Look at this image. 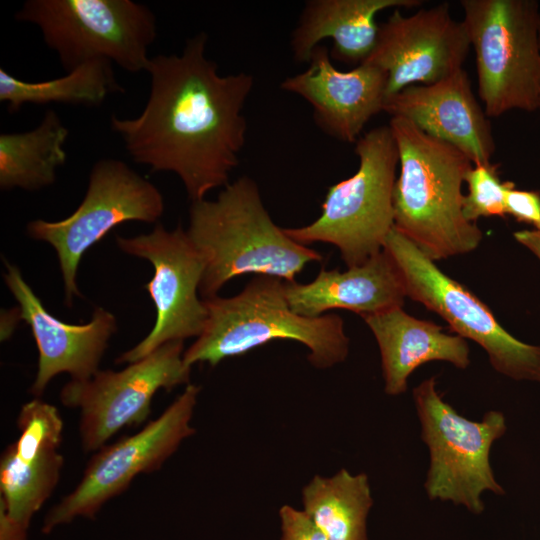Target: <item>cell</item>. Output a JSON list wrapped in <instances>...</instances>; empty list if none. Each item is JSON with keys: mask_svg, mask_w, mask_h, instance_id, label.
<instances>
[{"mask_svg": "<svg viewBox=\"0 0 540 540\" xmlns=\"http://www.w3.org/2000/svg\"><path fill=\"white\" fill-rule=\"evenodd\" d=\"M207 39L201 32L188 39L181 55L150 58L143 111L110 120L131 158L151 172L175 173L191 202L229 183L245 143L243 108L254 86L245 72L220 75L206 56Z\"/></svg>", "mask_w": 540, "mask_h": 540, "instance_id": "obj_1", "label": "cell"}, {"mask_svg": "<svg viewBox=\"0 0 540 540\" xmlns=\"http://www.w3.org/2000/svg\"><path fill=\"white\" fill-rule=\"evenodd\" d=\"M186 232L204 259L203 299L217 296L229 280L243 274L290 282L306 264L323 260L274 223L248 176L229 182L215 200L192 201Z\"/></svg>", "mask_w": 540, "mask_h": 540, "instance_id": "obj_2", "label": "cell"}, {"mask_svg": "<svg viewBox=\"0 0 540 540\" xmlns=\"http://www.w3.org/2000/svg\"><path fill=\"white\" fill-rule=\"evenodd\" d=\"M389 126L400 164L394 227L435 262L476 250L483 232L462 211V184L472 161L404 118L391 117Z\"/></svg>", "mask_w": 540, "mask_h": 540, "instance_id": "obj_3", "label": "cell"}, {"mask_svg": "<svg viewBox=\"0 0 540 540\" xmlns=\"http://www.w3.org/2000/svg\"><path fill=\"white\" fill-rule=\"evenodd\" d=\"M208 317L202 333L184 351L187 366L240 356L274 340H293L309 349L308 360L325 369L343 362L349 338L342 318L296 314L285 296L284 280L257 275L235 296L203 299Z\"/></svg>", "mask_w": 540, "mask_h": 540, "instance_id": "obj_4", "label": "cell"}, {"mask_svg": "<svg viewBox=\"0 0 540 540\" xmlns=\"http://www.w3.org/2000/svg\"><path fill=\"white\" fill-rule=\"evenodd\" d=\"M359 167L351 177L328 188L321 215L309 225L284 228L308 246H336L346 266L365 263L383 250L394 227L393 191L399 151L389 125L373 128L356 141Z\"/></svg>", "mask_w": 540, "mask_h": 540, "instance_id": "obj_5", "label": "cell"}, {"mask_svg": "<svg viewBox=\"0 0 540 540\" xmlns=\"http://www.w3.org/2000/svg\"><path fill=\"white\" fill-rule=\"evenodd\" d=\"M460 5L487 117L540 110L538 2L461 0Z\"/></svg>", "mask_w": 540, "mask_h": 540, "instance_id": "obj_6", "label": "cell"}, {"mask_svg": "<svg viewBox=\"0 0 540 540\" xmlns=\"http://www.w3.org/2000/svg\"><path fill=\"white\" fill-rule=\"evenodd\" d=\"M15 17L38 26L66 72L96 59L146 71L157 37L153 12L131 0H28Z\"/></svg>", "mask_w": 540, "mask_h": 540, "instance_id": "obj_7", "label": "cell"}, {"mask_svg": "<svg viewBox=\"0 0 540 540\" xmlns=\"http://www.w3.org/2000/svg\"><path fill=\"white\" fill-rule=\"evenodd\" d=\"M421 424V438L429 449V469L424 487L432 500L451 501L470 512L484 510L485 491L504 495L490 465L492 444L507 429L503 413L488 411L482 421L458 414L436 389L434 377L413 389Z\"/></svg>", "mask_w": 540, "mask_h": 540, "instance_id": "obj_8", "label": "cell"}, {"mask_svg": "<svg viewBox=\"0 0 540 540\" xmlns=\"http://www.w3.org/2000/svg\"><path fill=\"white\" fill-rule=\"evenodd\" d=\"M383 249L400 273L406 297L438 314L455 334L477 343L499 374L540 383V345L525 343L504 329L485 303L395 227Z\"/></svg>", "mask_w": 540, "mask_h": 540, "instance_id": "obj_9", "label": "cell"}, {"mask_svg": "<svg viewBox=\"0 0 540 540\" xmlns=\"http://www.w3.org/2000/svg\"><path fill=\"white\" fill-rule=\"evenodd\" d=\"M163 212V196L153 183L121 160L101 159L92 166L78 208L59 221H30L27 234L55 249L65 301L71 306L74 296H80L77 271L84 253L119 224L155 223Z\"/></svg>", "mask_w": 540, "mask_h": 540, "instance_id": "obj_10", "label": "cell"}, {"mask_svg": "<svg viewBox=\"0 0 540 540\" xmlns=\"http://www.w3.org/2000/svg\"><path fill=\"white\" fill-rule=\"evenodd\" d=\"M199 392V386L187 384L182 394L141 431L97 450L75 489L49 510L42 532L50 533L76 517L93 519L138 474L158 470L181 442L195 433L190 421Z\"/></svg>", "mask_w": 540, "mask_h": 540, "instance_id": "obj_11", "label": "cell"}, {"mask_svg": "<svg viewBox=\"0 0 540 540\" xmlns=\"http://www.w3.org/2000/svg\"><path fill=\"white\" fill-rule=\"evenodd\" d=\"M184 351V341H170L121 371L98 370L88 380L65 384L60 400L80 410L83 449L97 451L123 427L144 422L158 390L189 384Z\"/></svg>", "mask_w": 540, "mask_h": 540, "instance_id": "obj_12", "label": "cell"}, {"mask_svg": "<svg viewBox=\"0 0 540 540\" xmlns=\"http://www.w3.org/2000/svg\"><path fill=\"white\" fill-rule=\"evenodd\" d=\"M116 242L123 252L153 265L154 275L145 288L156 321L150 333L115 362L133 363L167 342L198 337L208 317L204 300L198 298L205 263L181 223L173 231L157 224L151 233L117 236Z\"/></svg>", "mask_w": 540, "mask_h": 540, "instance_id": "obj_13", "label": "cell"}, {"mask_svg": "<svg viewBox=\"0 0 540 540\" xmlns=\"http://www.w3.org/2000/svg\"><path fill=\"white\" fill-rule=\"evenodd\" d=\"M466 26L448 3L404 16L394 10L379 25L377 42L364 62L387 74L386 99L411 85H431L463 68L470 48Z\"/></svg>", "mask_w": 540, "mask_h": 540, "instance_id": "obj_14", "label": "cell"}, {"mask_svg": "<svg viewBox=\"0 0 540 540\" xmlns=\"http://www.w3.org/2000/svg\"><path fill=\"white\" fill-rule=\"evenodd\" d=\"M5 265V284L18 302L20 319L31 328L39 352L30 393L40 396L60 373H69L71 380L90 379L117 330L115 316L98 307L86 324L65 323L46 310L17 266L8 262Z\"/></svg>", "mask_w": 540, "mask_h": 540, "instance_id": "obj_15", "label": "cell"}, {"mask_svg": "<svg viewBox=\"0 0 540 540\" xmlns=\"http://www.w3.org/2000/svg\"><path fill=\"white\" fill-rule=\"evenodd\" d=\"M308 64L303 72L286 78L281 88L312 106L315 123L324 133L356 142L367 122L384 109L387 74L369 63L340 71L323 45L313 50Z\"/></svg>", "mask_w": 540, "mask_h": 540, "instance_id": "obj_16", "label": "cell"}, {"mask_svg": "<svg viewBox=\"0 0 540 540\" xmlns=\"http://www.w3.org/2000/svg\"><path fill=\"white\" fill-rule=\"evenodd\" d=\"M384 112L462 151L473 164L490 162L495 142L490 122L461 68L431 85H411L385 101Z\"/></svg>", "mask_w": 540, "mask_h": 540, "instance_id": "obj_17", "label": "cell"}, {"mask_svg": "<svg viewBox=\"0 0 540 540\" xmlns=\"http://www.w3.org/2000/svg\"><path fill=\"white\" fill-rule=\"evenodd\" d=\"M285 296L293 312L315 318L332 309H345L362 318L403 307L406 292L400 273L383 249L365 263L319 272L306 284L284 281Z\"/></svg>", "mask_w": 540, "mask_h": 540, "instance_id": "obj_18", "label": "cell"}, {"mask_svg": "<svg viewBox=\"0 0 540 540\" xmlns=\"http://www.w3.org/2000/svg\"><path fill=\"white\" fill-rule=\"evenodd\" d=\"M379 347L384 390L396 396L408 388V379L421 365L444 361L456 368L470 364L466 339L446 333L438 324L394 308L363 317Z\"/></svg>", "mask_w": 540, "mask_h": 540, "instance_id": "obj_19", "label": "cell"}, {"mask_svg": "<svg viewBox=\"0 0 540 540\" xmlns=\"http://www.w3.org/2000/svg\"><path fill=\"white\" fill-rule=\"evenodd\" d=\"M421 0H310L291 36L294 59L309 61L326 38L333 40L330 56L350 65L364 63L373 52L379 33L376 15L388 8H414Z\"/></svg>", "mask_w": 540, "mask_h": 540, "instance_id": "obj_20", "label": "cell"}, {"mask_svg": "<svg viewBox=\"0 0 540 540\" xmlns=\"http://www.w3.org/2000/svg\"><path fill=\"white\" fill-rule=\"evenodd\" d=\"M67 127L54 110H47L32 130L0 134V188L36 191L52 185L65 164Z\"/></svg>", "mask_w": 540, "mask_h": 540, "instance_id": "obj_21", "label": "cell"}, {"mask_svg": "<svg viewBox=\"0 0 540 540\" xmlns=\"http://www.w3.org/2000/svg\"><path fill=\"white\" fill-rule=\"evenodd\" d=\"M302 502L328 540H367L373 499L366 474L341 469L332 477L316 475L302 489Z\"/></svg>", "mask_w": 540, "mask_h": 540, "instance_id": "obj_22", "label": "cell"}, {"mask_svg": "<svg viewBox=\"0 0 540 540\" xmlns=\"http://www.w3.org/2000/svg\"><path fill=\"white\" fill-rule=\"evenodd\" d=\"M123 91L112 62L103 59L88 61L64 76L38 82L24 81L0 69V101L10 113L19 111L25 104L98 106L110 94Z\"/></svg>", "mask_w": 540, "mask_h": 540, "instance_id": "obj_23", "label": "cell"}, {"mask_svg": "<svg viewBox=\"0 0 540 540\" xmlns=\"http://www.w3.org/2000/svg\"><path fill=\"white\" fill-rule=\"evenodd\" d=\"M63 466L57 449L17 456L11 444L0 461V512L23 529L55 489Z\"/></svg>", "mask_w": 540, "mask_h": 540, "instance_id": "obj_24", "label": "cell"}, {"mask_svg": "<svg viewBox=\"0 0 540 540\" xmlns=\"http://www.w3.org/2000/svg\"><path fill=\"white\" fill-rule=\"evenodd\" d=\"M17 425L20 436L11 446L18 456L58 449L61 444L63 420L55 406L40 399L22 406Z\"/></svg>", "mask_w": 540, "mask_h": 540, "instance_id": "obj_25", "label": "cell"}, {"mask_svg": "<svg viewBox=\"0 0 540 540\" xmlns=\"http://www.w3.org/2000/svg\"><path fill=\"white\" fill-rule=\"evenodd\" d=\"M468 192L463 195L462 211L471 223L481 217H505V193L512 184L501 181L498 165L491 162L474 164L465 174Z\"/></svg>", "mask_w": 540, "mask_h": 540, "instance_id": "obj_26", "label": "cell"}, {"mask_svg": "<svg viewBox=\"0 0 540 540\" xmlns=\"http://www.w3.org/2000/svg\"><path fill=\"white\" fill-rule=\"evenodd\" d=\"M505 214L540 231V192L516 189L512 182L505 193Z\"/></svg>", "mask_w": 540, "mask_h": 540, "instance_id": "obj_27", "label": "cell"}, {"mask_svg": "<svg viewBox=\"0 0 540 540\" xmlns=\"http://www.w3.org/2000/svg\"><path fill=\"white\" fill-rule=\"evenodd\" d=\"M282 528L281 540H328L323 531L303 510L284 505L279 510Z\"/></svg>", "mask_w": 540, "mask_h": 540, "instance_id": "obj_28", "label": "cell"}, {"mask_svg": "<svg viewBox=\"0 0 540 540\" xmlns=\"http://www.w3.org/2000/svg\"><path fill=\"white\" fill-rule=\"evenodd\" d=\"M514 239L527 248L540 261V231L520 230L513 234Z\"/></svg>", "mask_w": 540, "mask_h": 540, "instance_id": "obj_29", "label": "cell"}, {"mask_svg": "<svg viewBox=\"0 0 540 540\" xmlns=\"http://www.w3.org/2000/svg\"><path fill=\"white\" fill-rule=\"evenodd\" d=\"M0 540H27V530L0 512Z\"/></svg>", "mask_w": 540, "mask_h": 540, "instance_id": "obj_30", "label": "cell"}, {"mask_svg": "<svg viewBox=\"0 0 540 540\" xmlns=\"http://www.w3.org/2000/svg\"><path fill=\"white\" fill-rule=\"evenodd\" d=\"M539 46H540V20H539Z\"/></svg>", "mask_w": 540, "mask_h": 540, "instance_id": "obj_31", "label": "cell"}]
</instances>
